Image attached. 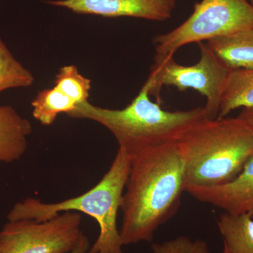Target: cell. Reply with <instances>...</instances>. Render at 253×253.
<instances>
[{
	"mask_svg": "<svg viewBox=\"0 0 253 253\" xmlns=\"http://www.w3.org/2000/svg\"><path fill=\"white\" fill-rule=\"evenodd\" d=\"M251 5V6L253 8V0H246Z\"/></svg>",
	"mask_w": 253,
	"mask_h": 253,
	"instance_id": "44dd1931",
	"label": "cell"
},
{
	"mask_svg": "<svg viewBox=\"0 0 253 253\" xmlns=\"http://www.w3.org/2000/svg\"><path fill=\"white\" fill-rule=\"evenodd\" d=\"M224 245L230 253H253V218L224 212L217 221Z\"/></svg>",
	"mask_w": 253,
	"mask_h": 253,
	"instance_id": "7c38bea8",
	"label": "cell"
},
{
	"mask_svg": "<svg viewBox=\"0 0 253 253\" xmlns=\"http://www.w3.org/2000/svg\"><path fill=\"white\" fill-rule=\"evenodd\" d=\"M153 253H211L207 242L201 239L191 240L187 236H178L175 239L151 246Z\"/></svg>",
	"mask_w": 253,
	"mask_h": 253,
	"instance_id": "e0dca14e",
	"label": "cell"
},
{
	"mask_svg": "<svg viewBox=\"0 0 253 253\" xmlns=\"http://www.w3.org/2000/svg\"><path fill=\"white\" fill-rule=\"evenodd\" d=\"M230 253L229 252V250L227 249V248L224 245V249H223V253Z\"/></svg>",
	"mask_w": 253,
	"mask_h": 253,
	"instance_id": "ffe728a7",
	"label": "cell"
},
{
	"mask_svg": "<svg viewBox=\"0 0 253 253\" xmlns=\"http://www.w3.org/2000/svg\"><path fill=\"white\" fill-rule=\"evenodd\" d=\"M131 162L130 156L118 149L109 171L84 194L50 204L29 198L15 205L8 214V220L44 221L63 212L84 213L97 221L99 226V236L86 253H123L117 219Z\"/></svg>",
	"mask_w": 253,
	"mask_h": 253,
	"instance_id": "277c9868",
	"label": "cell"
},
{
	"mask_svg": "<svg viewBox=\"0 0 253 253\" xmlns=\"http://www.w3.org/2000/svg\"><path fill=\"white\" fill-rule=\"evenodd\" d=\"M185 192L225 212L248 214L253 218V156L241 174L231 182L211 187L190 188Z\"/></svg>",
	"mask_w": 253,
	"mask_h": 253,
	"instance_id": "9c48e42d",
	"label": "cell"
},
{
	"mask_svg": "<svg viewBox=\"0 0 253 253\" xmlns=\"http://www.w3.org/2000/svg\"><path fill=\"white\" fill-rule=\"evenodd\" d=\"M253 107V70L231 71L221 97L217 118L234 110Z\"/></svg>",
	"mask_w": 253,
	"mask_h": 253,
	"instance_id": "4fadbf2b",
	"label": "cell"
},
{
	"mask_svg": "<svg viewBox=\"0 0 253 253\" xmlns=\"http://www.w3.org/2000/svg\"><path fill=\"white\" fill-rule=\"evenodd\" d=\"M184 156V186L224 185L253 156V127L239 117L206 120L177 141Z\"/></svg>",
	"mask_w": 253,
	"mask_h": 253,
	"instance_id": "3957f363",
	"label": "cell"
},
{
	"mask_svg": "<svg viewBox=\"0 0 253 253\" xmlns=\"http://www.w3.org/2000/svg\"><path fill=\"white\" fill-rule=\"evenodd\" d=\"M31 123L11 106H0V163H11L22 157L28 148Z\"/></svg>",
	"mask_w": 253,
	"mask_h": 253,
	"instance_id": "30bf717a",
	"label": "cell"
},
{
	"mask_svg": "<svg viewBox=\"0 0 253 253\" xmlns=\"http://www.w3.org/2000/svg\"><path fill=\"white\" fill-rule=\"evenodd\" d=\"M144 84L137 96L123 109L99 107L88 101L76 105L67 113L76 119L99 123L117 140L119 149L131 158L145 150L177 141L191 128L208 119L204 107L169 111L150 99Z\"/></svg>",
	"mask_w": 253,
	"mask_h": 253,
	"instance_id": "7a4b0ae2",
	"label": "cell"
},
{
	"mask_svg": "<svg viewBox=\"0 0 253 253\" xmlns=\"http://www.w3.org/2000/svg\"><path fill=\"white\" fill-rule=\"evenodd\" d=\"M238 117L253 127V107L242 109Z\"/></svg>",
	"mask_w": 253,
	"mask_h": 253,
	"instance_id": "d6986e66",
	"label": "cell"
},
{
	"mask_svg": "<svg viewBox=\"0 0 253 253\" xmlns=\"http://www.w3.org/2000/svg\"><path fill=\"white\" fill-rule=\"evenodd\" d=\"M253 28V8L246 0H202L184 23L154 38L156 55H174L190 43L203 42Z\"/></svg>",
	"mask_w": 253,
	"mask_h": 253,
	"instance_id": "5b68a950",
	"label": "cell"
},
{
	"mask_svg": "<svg viewBox=\"0 0 253 253\" xmlns=\"http://www.w3.org/2000/svg\"><path fill=\"white\" fill-rule=\"evenodd\" d=\"M206 44L231 71L253 70V28L210 40Z\"/></svg>",
	"mask_w": 253,
	"mask_h": 253,
	"instance_id": "8fae6325",
	"label": "cell"
},
{
	"mask_svg": "<svg viewBox=\"0 0 253 253\" xmlns=\"http://www.w3.org/2000/svg\"><path fill=\"white\" fill-rule=\"evenodd\" d=\"M184 191V156L178 141L131 158L121 207L123 246L151 242L158 228L176 214Z\"/></svg>",
	"mask_w": 253,
	"mask_h": 253,
	"instance_id": "6da1fadb",
	"label": "cell"
},
{
	"mask_svg": "<svg viewBox=\"0 0 253 253\" xmlns=\"http://www.w3.org/2000/svg\"><path fill=\"white\" fill-rule=\"evenodd\" d=\"M89 248H90V244H89V239L87 236L84 235V233H83L77 244L69 253H86L89 251Z\"/></svg>",
	"mask_w": 253,
	"mask_h": 253,
	"instance_id": "ac0fdd59",
	"label": "cell"
},
{
	"mask_svg": "<svg viewBox=\"0 0 253 253\" xmlns=\"http://www.w3.org/2000/svg\"><path fill=\"white\" fill-rule=\"evenodd\" d=\"M201 56L192 66L176 63L174 55L154 59L151 73L145 84L149 94L160 101L163 86H173L183 91L192 89L206 98L205 111L208 119L217 118L222 95L231 71L218 59L204 43L199 42Z\"/></svg>",
	"mask_w": 253,
	"mask_h": 253,
	"instance_id": "8992f818",
	"label": "cell"
},
{
	"mask_svg": "<svg viewBox=\"0 0 253 253\" xmlns=\"http://www.w3.org/2000/svg\"><path fill=\"white\" fill-rule=\"evenodd\" d=\"M81 223L77 212L44 221H9L0 231V253H69L83 233Z\"/></svg>",
	"mask_w": 253,
	"mask_h": 253,
	"instance_id": "52a82bcc",
	"label": "cell"
},
{
	"mask_svg": "<svg viewBox=\"0 0 253 253\" xmlns=\"http://www.w3.org/2000/svg\"><path fill=\"white\" fill-rule=\"evenodd\" d=\"M34 81L33 73L15 59L0 34V92L11 88L28 87Z\"/></svg>",
	"mask_w": 253,
	"mask_h": 253,
	"instance_id": "9a60e30c",
	"label": "cell"
},
{
	"mask_svg": "<svg viewBox=\"0 0 253 253\" xmlns=\"http://www.w3.org/2000/svg\"><path fill=\"white\" fill-rule=\"evenodd\" d=\"M55 86L67 95L76 105L87 101L91 89V81L79 73L74 65L60 68L56 76Z\"/></svg>",
	"mask_w": 253,
	"mask_h": 253,
	"instance_id": "2e32d148",
	"label": "cell"
},
{
	"mask_svg": "<svg viewBox=\"0 0 253 253\" xmlns=\"http://www.w3.org/2000/svg\"><path fill=\"white\" fill-rule=\"evenodd\" d=\"M76 106V103L56 86L40 91L32 102L33 117L43 126L53 124L60 113L67 114Z\"/></svg>",
	"mask_w": 253,
	"mask_h": 253,
	"instance_id": "5bb4252c",
	"label": "cell"
},
{
	"mask_svg": "<svg viewBox=\"0 0 253 253\" xmlns=\"http://www.w3.org/2000/svg\"><path fill=\"white\" fill-rule=\"evenodd\" d=\"M47 3L80 14L164 21L172 16L176 0H52Z\"/></svg>",
	"mask_w": 253,
	"mask_h": 253,
	"instance_id": "ba28073f",
	"label": "cell"
}]
</instances>
